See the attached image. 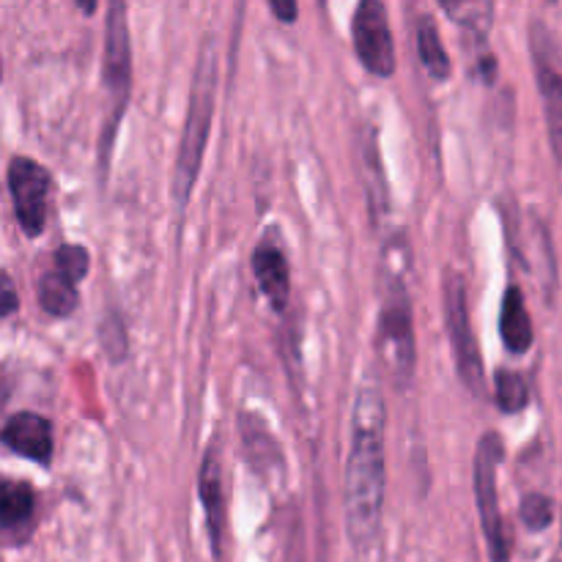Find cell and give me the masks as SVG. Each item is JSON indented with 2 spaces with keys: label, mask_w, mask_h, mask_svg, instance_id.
Instances as JSON below:
<instances>
[{
  "label": "cell",
  "mask_w": 562,
  "mask_h": 562,
  "mask_svg": "<svg viewBox=\"0 0 562 562\" xmlns=\"http://www.w3.org/2000/svg\"><path fill=\"white\" fill-rule=\"evenodd\" d=\"M384 409L382 390L376 382H366L357 390L351 409V448L346 461V532L357 552H368L382 530L384 488H387V464H384Z\"/></svg>",
  "instance_id": "cell-1"
},
{
  "label": "cell",
  "mask_w": 562,
  "mask_h": 562,
  "mask_svg": "<svg viewBox=\"0 0 562 562\" xmlns=\"http://www.w3.org/2000/svg\"><path fill=\"white\" fill-rule=\"evenodd\" d=\"M409 272V247L404 239L384 247L382 261V311H379V357L398 387H409L417 366L415 307L406 289Z\"/></svg>",
  "instance_id": "cell-2"
},
{
  "label": "cell",
  "mask_w": 562,
  "mask_h": 562,
  "mask_svg": "<svg viewBox=\"0 0 562 562\" xmlns=\"http://www.w3.org/2000/svg\"><path fill=\"white\" fill-rule=\"evenodd\" d=\"M214 102H217V47H214V38L206 36L195 60L184 132H181L173 165V201L179 209L190 203L198 173H201L203 151H206L209 135H212Z\"/></svg>",
  "instance_id": "cell-3"
},
{
  "label": "cell",
  "mask_w": 562,
  "mask_h": 562,
  "mask_svg": "<svg viewBox=\"0 0 562 562\" xmlns=\"http://www.w3.org/2000/svg\"><path fill=\"white\" fill-rule=\"evenodd\" d=\"M505 459V445L497 431L483 434L475 450V503L477 516H481V530L486 538L488 560L510 562V536L508 525L499 510L497 492V470L499 461Z\"/></svg>",
  "instance_id": "cell-4"
},
{
  "label": "cell",
  "mask_w": 562,
  "mask_h": 562,
  "mask_svg": "<svg viewBox=\"0 0 562 562\" xmlns=\"http://www.w3.org/2000/svg\"><path fill=\"white\" fill-rule=\"evenodd\" d=\"M445 327H448L450 346L459 379L467 384L475 398L486 395V373H483V357L477 349V338L472 333L470 305H467L464 278L453 267L445 269Z\"/></svg>",
  "instance_id": "cell-5"
},
{
  "label": "cell",
  "mask_w": 562,
  "mask_h": 562,
  "mask_svg": "<svg viewBox=\"0 0 562 562\" xmlns=\"http://www.w3.org/2000/svg\"><path fill=\"white\" fill-rule=\"evenodd\" d=\"M102 80L108 88L110 99H113V121L104 130L102 143V159L108 157V140L113 143L115 126H119L121 115H124L126 102H130L132 88V42H130V25H126V5L110 3L108 20H104V60H102Z\"/></svg>",
  "instance_id": "cell-6"
},
{
  "label": "cell",
  "mask_w": 562,
  "mask_h": 562,
  "mask_svg": "<svg viewBox=\"0 0 562 562\" xmlns=\"http://www.w3.org/2000/svg\"><path fill=\"white\" fill-rule=\"evenodd\" d=\"M530 55L532 66H536L543 115H547L549 143L562 165V47L552 27L541 16L530 22Z\"/></svg>",
  "instance_id": "cell-7"
},
{
  "label": "cell",
  "mask_w": 562,
  "mask_h": 562,
  "mask_svg": "<svg viewBox=\"0 0 562 562\" xmlns=\"http://www.w3.org/2000/svg\"><path fill=\"white\" fill-rule=\"evenodd\" d=\"M11 203H14L16 223L27 239H36L47 225V192L49 170L25 154H14L5 170Z\"/></svg>",
  "instance_id": "cell-8"
},
{
  "label": "cell",
  "mask_w": 562,
  "mask_h": 562,
  "mask_svg": "<svg viewBox=\"0 0 562 562\" xmlns=\"http://www.w3.org/2000/svg\"><path fill=\"white\" fill-rule=\"evenodd\" d=\"M351 42L360 64L376 77L395 75V38L390 31L387 5L382 0H360L351 16Z\"/></svg>",
  "instance_id": "cell-9"
},
{
  "label": "cell",
  "mask_w": 562,
  "mask_h": 562,
  "mask_svg": "<svg viewBox=\"0 0 562 562\" xmlns=\"http://www.w3.org/2000/svg\"><path fill=\"white\" fill-rule=\"evenodd\" d=\"M198 497H201L203 514H206L209 543H212L214 560L223 554V530H225V499H223V456L220 442H209L201 456L198 470Z\"/></svg>",
  "instance_id": "cell-10"
},
{
  "label": "cell",
  "mask_w": 562,
  "mask_h": 562,
  "mask_svg": "<svg viewBox=\"0 0 562 562\" xmlns=\"http://www.w3.org/2000/svg\"><path fill=\"white\" fill-rule=\"evenodd\" d=\"M3 445L33 464L49 467L55 450L53 423L38 412H16L3 423Z\"/></svg>",
  "instance_id": "cell-11"
},
{
  "label": "cell",
  "mask_w": 562,
  "mask_h": 562,
  "mask_svg": "<svg viewBox=\"0 0 562 562\" xmlns=\"http://www.w3.org/2000/svg\"><path fill=\"white\" fill-rule=\"evenodd\" d=\"M252 274H256L258 289L269 300L272 311L283 313L291 296V272L285 252L274 241H258L256 250H252Z\"/></svg>",
  "instance_id": "cell-12"
},
{
  "label": "cell",
  "mask_w": 562,
  "mask_h": 562,
  "mask_svg": "<svg viewBox=\"0 0 562 562\" xmlns=\"http://www.w3.org/2000/svg\"><path fill=\"white\" fill-rule=\"evenodd\" d=\"M499 335L510 355H527L532 349V318L525 307V294L519 285L510 283L503 296V311H499Z\"/></svg>",
  "instance_id": "cell-13"
},
{
  "label": "cell",
  "mask_w": 562,
  "mask_h": 562,
  "mask_svg": "<svg viewBox=\"0 0 562 562\" xmlns=\"http://www.w3.org/2000/svg\"><path fill=\"white\" fill-rule=\"evenodd\" d=\"M36 296H38V307L55 318L71 316V313L77 311V302H80L77 280L58 267L47 269V272L38 278Z\"/></svg>",
  "instance_id": "cell-14"
},
{
  "label": "cell",
  "mask_w": 562,
  "mask_h": 562,
  "mask_svg": "<svg viewBox=\"0 0 562 562\" xmlns=\"http://www.w3.org/2000/svg\"><path fill=\"white\" fill-rule=\"evenodd\" d=\"M33 510H36V492L25 481H3L0 486V521L9 532L22 530L31 525Z\"/></svg>",
  "instance_id": "cell-15"
},
{
  "label": "cell",
  "mask_w": 562,
  "mask_h": 562,
  "mask_svg": "<svg viewBox=\"0 0 562 562\" xmlns=\"http://www.w3.org/2000/svg\"><path fill=\"white\" fill-rule=\"evenodd\" d=\"M417 53H420L423 66H426L428 75L434 80H448L453 66H450V55L445 49L442 36H439V27L434 22V16L428 11H423L420 20H417Z\"/></svg>",
  "instance_id": "cell-16"
},
{
  "label": "cell",
  "mask_w": 562,
  "mask_h": 562,
  "mask_svg": "<svg viewBox=\"0 0 562 562\" xmlns=\"http://www.w3.org/2000/svg\"><path fill=\"white\" fill-rule=\"evenodd\" d=\"M494 398L497 406L505 415H519L530 404V387H527V379L519 371H510V368H499L494 373Z\"/></svg>",
  "instance_id": "cell-17"
},
{
  "label": "cell",
  "mask_w": 562,
  "mask_h": 562,
  "mask_svg": "<svg viewBox=\"0 0 562 562\" xmlns=\"http://www.w3.org/2000/svg\"><path fill=\"white\" fill-rule=\"evenodd\" d=\"M442 9L448 11L459 25L470 27L477 38H486L488 25H492V3H442Z\"/></svg>",
  "instance_id": "cell-18"
},
{
  "label": "cell",
  "mask_w": 562,
  "mask_h": 562,
  "mask_svg": "<svg viewBox=\"0 0 562 562\" xmlns=\"http://www.w3.org/2000/svg\"><path fill=\"white\" fill-rule=\"evenodd\" d=\"M521 521H525L527 530L543 532L554 519V503L541 492H530L525 499H521L519 508Z\"/></svg>",
  "instance_id": "cell-19"
},
{
  "label": "cell",
  "mask_w": 562,
  "mask_h": 562,
  "mask_svg": "<svg viewBox=\"0 0 562 562\" xmlns=\"http://www.w3.org/2000/svg\"><path fill=\"white\" fill-rule=\"evenodd\" d=\"M53 267L64 269L66 274H71L80 283L88 274V267H91V256H88V250L82 245H60L53 252Z\"/></svg>",
  "instance_id": "cell-20"
},
{
  "label": "cell",
  "mask_w": 562,
  "mask_h": 562,
  "mask_svg": "<svg viewBox=\"0 0 562 562\" xmlns=\"http://www.w3.org/2000/svg\"><path fill=\"white\" fill-rule=\"evenodd\" d=\"M269 11L278 16L280 22H294L300 14V5L294 0H269Z\"/></svg>",
  "instance_id": "cell-21"
},
{
  "label": "cell",
  "mask_w": 562,
  "mask_h": 562,
  "mask_svg": "<svg viewBox=\"0 0 562 562\" xmlns=\"http://www.w3.org/2000/svg\"><path fill=\"white\" fill-rule=\"evenodd\" d=\"M0 291H3V296H0V313H3V316H11V313L16 311V291L5 272H3V285H0Z\"/></svg>",
  "instance_id": "cell-22"
},
{
  "label": "cell",
  "mask_w": 562,
  "mask_h": 562,
  "mask_svg": "<svg viewBox=\"0 0 562 562\" xmlns=\"http://www.w3.org/2000/svg\"><path fill=\"white\" fill-rule=\"evenodd\" d=\"M82 11H97V3H80Z\"/></svg>",
  "instance_id": "cell-23"
}]
</instances>
